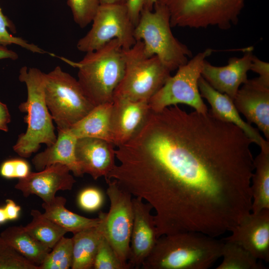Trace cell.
Returning a JSON list of instances; mask_svg holds the SVG:
<instances>
[{
    "mask_svg": "<svg viewBox=\"0 0 269 269\" xmlns=\"http://www.w3.org/2000/svg\"><path fill=\"white\" fill-rule=\"evenodd\" d=\"M233 101L247 122L255 124L269 141V86L258 78L248 79L239 88Z\"/></svg>",
    "mask_w": 269,
    "mask_h": 269,
    "instance_id": "2e32d148",
    "label": "cell"
},
{
    "mask_svg": "<svg viewBox=\"0 0 269 269\" xmlns=\"http://www.w3.org/2000/svg\"><path fill=\"white\" fill-rule=\"evenodd\" d=\"M133 223L128 264L138 269L152 250L158 239L152 207L140 197L133 198Z\"/></svg>",
    "mask_w": 269,
    "mask_h": 269,
    "instance_id": "7c38bea8",
    "label": "cell"
},
{
    "mask_svg": "<svg viewBox=\"0 0 269 269\" xmlns=\"http://www.w3.org/2000/svg\"><path fill=\"white\" fill-rule=\"evenodd\" d=\"M252 46L245 48L242 57L231 58L228 64L223 66H214L206 60L201 76L214 89L234 100L240 86L248 80V72L250 70L254 56Z\"/></svg>",
    "mask_w": 269,
    "mask_h": 269,
    "instance_id": "9a60e30c",
    "label": "cell"
},
{
    "mask_svg": "<svg viewBox=\"0 0 269 269\" xmlns=\"http://www.w3.org/2000/svg\"><path fill=\"white\" fill-rule=\"evenodd\" d=\"M18 79L25 84L27 90L26 101L18 107L21 112L26 113L24 121L27 128L25 133L18 136L13 149L20 156L28 157L39 149L41 143L50 146L57 137L53 118L45 100L44 73L36 68L23 66Z\"/></svg>",
    "mask_w": 269,
    "mask_h": 269,
    "instance_id": "277c9868",
    "label": "cell"
},
{
    "mask_svg": "<svg viewBox=\"0 0 269 269\" xmlns=\"http://www.w3.org/2000/svg\"><path fill=\"white\" fill-rule=\"evenodd\" d=\"M10 115L7 106L0 101V130L7 132V125L10 122Z\"/></svg>",
    "mask_w": 269,
    "mask_h": 269,
    "instance_id": "74e56055",
    "label": "cell"
},
{
    "mask_svg": "<svg viewBox=\"0 0 269 269\" xmlns=\"http://www.w3.org/2000/svg\"><path fill=\"white\" fill-rule=\"evenodd\" d=\"M115 145L103 139L85 137L78 138L75 145V156L83 173L97 180L107 177L116 165Z\"/></svg>",
    "mask_w": 269,
    "mask_h": 269,
    "instance_id": "ac0fdd59",
    "label": "cell"
},
{
    "mask_svg": "<svg viewBox=\"0 0 269 269\" xmlns=\"http://www.w3.org/2000/svg\"><path fill=\"white\" fill-rule=\"evenodd\" d=\"M252 143L209 111L187 113L177 105L151 111L120 149V180L152 207L159 235L218 237L251 212Z\"/></svg>",
    "mask_w": 269,
    "mask_h": 269,
    "instance_id": "6da1fadb",
    "label": "cell"
},
{
    "mask_svg": "<svg viewBox=\"0 0 269 269\" xmlns=\"http://www.w3.org/2000/svg\"><path fill=\"white\" fill-rule=\"evenodd\" d=\"M104 196L100 189L89 187L83 189L79 194L77 202L83 210L93 212L99 210L103 205Z\"/></svg>",
    "mask_w": 269,
    "mask_h": 269,
    "instance_id": "d6a6232c",
    "label": "cell"
},
{
    "mask_svg": "<svg viewBox=\"0 0 269 269\" xmlns=\"http://www.w3.org/2000/svg\"><path fill=\"white\" fill-rule=\"evenodd\" d=\"M44 96L58 130L69 129L95 107L85 96L78 80L58 66L44 73Z\"/></svg>",
    "mask_w": 269,
    "mask_h": 269,
    "instance_id": "ba28073f",
    "label": "cell"
},
{
    "mask_svg": "<svg viewBox=\"0 0 269 269\" xmlns=\"http://www.w3.org/2000/svg\"><path fill=\"white\" fill-rule=\"evenodd\" d=\"M250 70L259 75L258 77L262 82L269 86V64L254 55Z\"/></svg>",
    "mask_w": 269,
    "mask_h": 269,
    "instance_id": "e575fe53",
    "label": "cell"
},
{
    "mask_svg": "<svg viewBox=\"0 0 269 269\" xmlns=\"http://www.w3.org/2000/svg\"><path fill=\"white\" fill-rule=\"evenodd\" d=\"M150 111L147 102L113 99L111 116L113 144L118 147L134 137L143 126Z\"/></svg>",
    "mask_w": 269,
    "mask_h": 269,
    "instance_id": "e0dca14e",
    "label": "cell"
},
{
    "mask_svg": "<svg viewBox=\"0 0 269 269\" xmlns=\"http://www.w3.org/2000/svg\"><path fill=\"white\" fill-rule=\"evenodd\" d=\"M70 172L67 166L55 163L18 179L14 187L25 197L35 195L47 203L53 199L57 191L72 189L76 181Z\"/></svg>",
    "mask_w": 269,
    "mask_h": 269,
    "instance_id": "4fadbf2b",
    "label": "cell"
},
{
    "mask_svg": "<svg viewBox=\"0 0 269 269\" xmlns=\"http://www.w3.org/2000/svg\"><path fill=\"white\" fill-rule=\"evenodd\" d=\"M75 22L84 28L92 22L100 5V0H67Z\"/></svg>",
    "mask_w": 269,
    "mask_h": 269,
    "instance_id": "f546056e",
    "label": "cell"
},
{
    "mask_svg": "<svg viewBox=\"0 0 269 269\" xmlns=\"http://www.w3.org/2000/svg\"><path fill=\"white\" fill-rule=\"evenodd\" d=\"M66 199L62 196H55L49 203L43 202L42 207L44 215L52 220L67 232L73 234L82 230L98 225L101 217L88 218L72 212L65 207Z\"/></svg>",
    "mask_w": 269,
    "mask_h": 269,
    "instance_id": "d4e9b609",
    "label": "cell"
},
{
    "mask_svg": "<svg viewBox=\"0 0 269 269\" xmlns=\"http://www.w3.org/2000/svg\"></svg>",
    "mask_w": 269,
    "mask_h": 269,
    "instance_id": "7bdbcfd3",
    "label": "cell"
},
{
    "mask_svg": "<svg viewBox=\"0 0 269 269\" xmlns=\"http://www.w3.org/2000/svg\"><path fill=\"white\" fill-rule=\"evenodd\" d=\"M224 240L237 243L258 260L269 262V209L251 212Z\"/></svg>",
    "mask_w": 269,
    "mask_h": 269,
    "instance_id": "5bb4252c",
    "label": "cell"
},
{
    "mask_svg": "<svg viewBox=\"0 0 269 269\" xmlns=\"http://www.w3.org/2000/svg\"><path fill=\"white\" fill-rule=\"evenodd\" d=\"M78 69V81L86 97L94 106L112 103L125 71L124 49L117 39L86 53L79 62L59 57Z\"/></svg>",
    "mask_w": 269,
    "mask_h": 269,
    "instance_id": "3957f363",
    "label": "cell"
},
{
    "mask_svg": "<svg viewBox=\"0 0 269 269\" xmlns=\"http://www.w3.org/2000/svg\"><path fill=\"white\" fill-rule=\"evenodd\" d=\"M0 237L38 267L51 250L33 237L22 226L8 227L0 233Z\"/></svg>",
    "mask_w": 269,
    "mask_h": 269,
    "instance_id": "cb8c5ba5",
    "label": "cell"
},
{
    "mask_svg": "<svg viewBox=\"0 0 269 269\" xmlns=\"http://www.w3.org/2000/svg\"><path fill=\"white\" fill-rule=\"evenodd\" d=\"M113 102L95 106L84 118L68 129L77 138H101L113 143L111 116Z\"/></svg>",
    "mask_w": 269,
    "mask_h": 269,
    "instance_id": "44dd1931",
    "label": "cell"
},
{
    "mask_svg": "<svg viewBox=\"0 0 269 269\" xmlns=\"http://www.w3.org/2000/svg\"><path fill=\"white\" fill-rule=\"evenodd\" d=\"M157 0H144L143 9L152 10L153 6Z\"/></svg>",
    "mask_w": 269,
    "mask_h": 269,
    "instance_id": "ab89813d",
    "label": "cell"
},
{
    "mask_svg": "<svg viewBox=\"0 0 269 269\" xmlns=\"http://www.w3.org/2000/svg\"><path fill=\"white\" fill-rule=\"evenodd\" d=\"M254 159V169L251 180V212L269 209V141L263 144Z\"/></svg>",
    "mask_w": 269,
    "mask_h": 269,
    "instance_id": "7402d4cb",
    "label": "cell"
},
{
    "mask_svg": "<svg viewBox=\"0 0 269 269\" xmlns=\"http://www.w3.org/2000/svg\"><path fill=\"white\" fill-rule=\"evenodd\" d=\"M168 9L171 27L217 26L227 30L239 21L245 0H157Z\"/></svg>",
    "mask_w": 269,
    "mask_h": 269,
    "instance_id": "52a82bcc",
    "label": "cell"
},
{
    "mask_svg": "<svg viewBox=\"0 0 269 269\" xmlns=\"http://www.w3.org/2000/svg\"><path fill=\"white\" fill-rule=\"evenodd\" d=\"M8 28L12 32L16 31L14 24L3 14L0 6V44L5 46L8 45L16 44L33 53L39 54L47 53L37 45L30 43L20 37L13 36L8 31Z\"/></svg>",
    "mask_w": 269,
    "mask_h": 269,
    "instance_id": "f1b7e54d",
    "label": "cell"
},
{
    "mask_svg": "<svg viewBox=\"0 0 269 269\" xmlns=\"http://www.w3.org/2000/svg\"><path fill=\"white\" fill-rule=\"evenodd\" d=\"M223 240L199 232L159 237L143 269H207L221 258Z\"/></svg>",
    "mask_w": 269,
    "mask_h": 269,
    "instance_id": "7a4b0ae2",
    "label": "cell"
},
{
    "mask_svg": "<svg viewBox=\"0 0 269 269\" xmlns=\"http://www.w3.org/2000/svg\"><path fill=\"white\" fill-rule=\"evenodd\" d=\"M110 206L108 213L100 212L104 236L126 269H129L130 241L133 223L132 195L114 179H105Z\"/></svg>",
    "mask_w": 269,
    "mask_h": 269,
    "instance_id": "8fae6325",
    "label": "cell"
},
{
    "mask_svg": "<svg viewBox=\"0 0 269 269\" xmlns=\"http://www.w3.org/2000/svg\"><path fill=\"white\" fill-rule=\"evenodd\" d=\"M153 9L142 8L134 36L143 42L147 56H157L171 72L186 64L192 52L173 35L167 8L156 0Z\"/></svg>",
    "mask_w": 269,
    "mask_h": 269,
    "instance_id": "5b68a950",
    "label": "cell"
},
{
    "mask_svg": "<svg viewBox=\"0 0 269 269\" xmlns=\"http://www.w3.org/2000/svg\"><path fill=\"white\" fill-rule=\"evenodd\" d=\"M0 269H38L0 237Z\"/></svg>",
    "mask_w": 269,
    "mask_h": 269,
    "instance_id": "4dcf8cb0",
    "label": "cell"
},
{
    "mask_svg": "<svg viewBox=\"0 0 269 269\" xmlns=\"http://www.w3.org/2000/svg\"><path fill=\"white\" fill-rule=\"evenodd\" d=\"M212 52V49H206L179 67L176 74L170 76L150 99V110L159 112L169 106L184 104L199 113H208V108L200 94L198 82L206 58Z\"/></svg>",
    "mask_w": 269,
    "mask_h": 269,
    "instance_id": "9c48e42d",
    "label": "cell"
},
{
    "mask_svg": "<svg viewBox=\"0 0 269 269\" xmlns=\"http://www.w3.org/2000/svg\"><path fill=\"white\" fill-rule=\"evenodd\" d=\"M103 236L101 222L96 226L87 228L73 234L72 238L73 242L72 269H93L96 254Z\"/></svg>",
    "mask_w": 269,
    "mask_h": 269,
    "instance_id": "603a6c76",
    "label": "cell"
},
{
    "mask_svg": "<svg viewBox=\"0 0 269 269\" xmlns=\"http://www.w3.org/2000/svg\"><path fill=\"white\" fill-rule=\"evenodd\" d=\"M124 74L113 99L148 102L170 77L171 71L157 56L145 55L140 40H136L130 48L124 49Z\"/></svg>",
    "mask_w": 269,
    "mask_h": 269,
    "instance_id": "8992f818",
    "label": "cell"
},
{
    "mask_svg": "<svg viewBox=\"0 0 269 269\" xmlns=\"http://www.w3.org/2000/svg\"><path fill=\"white\" fill-rule=\"evenodd\" d=\"M144 0H127V3L131 19L135 26L139 19Z\"/></svg>",
    "mask_w": 269,
    "mask_h": 269,
    "instance_id": "d590c367",
    "label": "cell"
},
{
    "mask_svg": "<svg viewBox=\"0 0 269 269\" xmlns=\"http://www.w3.org/2000/svg\"><path fill=\"white\" fill-rule=\"evenodd\" d=\"M7 219L4 214L2 207H0V226L7 222Z\"/></svg>",
    "mask_w": 269,
    "mask_h": 269,
    "instance_id": "b9f144b4",
    "label": "cell"
},
{
    "mask_svg": "<svg viewBox=\"0 0 269 269\" xmlns=\"http://www.w3.org/2000/svg\"><path fill=\"white\" fill-rule=\"evenodd\" d=\"M222 261L216 269H265V267L249 252L236 242L224 240Z\"/></svg>",
    "mask_w": 269,
    "mask_h": 269,
    "instance_id": "4316f807",
    "label": "cell"
},
{
    "mask_svg": "<svg viewBox=\"0 0 269 269\" xmlns=\"http://www.w3.org/2000/svg\"><path fill=\"white\" fill-rule=\"evenodd\" d=\"M90 30L77 42L78 50L87 53L96 50L117 39L124 49L135 43V26L129 15L127 1L100 4L92 21Z\"/></svg>",
    "mask_w": 269,
    "mask_h": 269,
    "instance_id": "30bf717a",
    "label": "cell"
},
{
    "mask_svg": "<svg viewBox=\"0 0 269 269\" xmlns=\"http://www.w3.org/2000/svg\"><path fill=\"white\" fill-rule=\"evenodd\" d=\"M5 205L2 207L7 221L15 220L18 219L21 210V207L16 205L14 201L7 199Z\"/></svg>",
    "mask_w": 269,
    "mask_h": 269,
    "instance_id": "8d00e7d4",
    "label": "cell"
},
{
    "mask_svg": "<svg viewBox=\"0 0 269 269\" xmlns=\"http://www.w3.org/2000/svg\"><path fill=\"white\" fill-rule=\"evenodd\" d=\"M127 0H100V4H113L125 2Z\"/></svg>",
    "mask_w": 269,
    "mask_h": 269,
    "instance_id": "60d3db41",
    "label": "cell"
},
{
    "mask_svg": "<svg viewBox=\"0 0 269 269\" xmlns=\"http://www.w3.org/2000/svg\"><path fill=\"white\" fill-rule=\"evenodd\" d=\"M30 172L29 163L23 159H7L0 166V175L6 179L23 178Z\"/></svg>",
    "mask_w": 269,
    "mask_h": 269,
    "instance_id": "836d02e7",
    "label": "cell"
},
{
    "mask_svg": "<svg viewBox=\"0 0 269 269\" xmlns=\"http://www.w3.org/2000/svg\"><path fill=\"white\" fill-rule=\"evenodd\" d=\"M198 87L201 97L210 105L211 110L209 112L214 117L236 126L260 147L267 141L260 134L258 129L241 118L233 100L228 95L214 89L202 76L199 80Z\"/></svg>",
    "mask_w": 269,
    "mask_h": 269,
    "instance_id": "d6986e66",
    "label": "cell"
},
{
    "mask_svg": "<svg viewBox=\"0 0 269 269\" xmlns=\"http://www.w3.org/2000/svg\"><path fill=\"white\" fill-rule=\"evenodd\" d=\"M58 134L55 143L42 152L37 154L32 162L37 171L55 163L67 166L76 176L83 173L75 156V145L77 138L68 129L58 130Z\"/></svg>",
    "mask_w": 269,
    "mask_h": 269,
    "instance_id": "ffe728a7",
    "label": "cell"
},
{
    "mask_svg": "<svg viewBox=\"0 0 269 269\" xmlns=\"http://www.w3.org/2000/svg\"><path fill=\"white\" fill-rule=\"evenodd\" d=\"M30 214L32 220L24 228L35 239L48 248L52 249L67 233L39 210H32Z\"/></svg>",
    "mask_w": 269,
    "mask_h": 269,
    "instance_id": "484cf974",
    "label": "cell"
},
{
    "mask_svg": "<svg viewBox=\"0 0 269 269\" xmlns=\"http://www.w3.org/2000/svg\"><path fill=\"white\" fill-rule=\"evenodd\" d=\"M18 58V54L6 46L0 44V60L8 59L12 60Z\"/></svg>",
    "mask_w": 269,
    "mask_h": 269,
    "instance_id": "f35d334b",
    "label": "cell"
},
{
    "mask_svg": "<svg viewBox=\"0 0 269 269\" xmlns=\"http://www.w3.org/2000/svg\"><path fill=\"white\" fill-rule=\"evenodd\" d=\"M95 269H126L104 236L99 244L95 260Z\"/></svg>",
    "mask_w": 269,
    "mask_h": 269,
    "instance_id": "1f68e13d",
    "label": "cell"
},
{
    "mask_svg": "<svg viewBox=\"0 0 269 269\" xmlns=\"http://www.w3.org/2000/svg\"><path fill=\"white\" fill-rule=\"evenodd\" d=\"M72 263V239L64 236L51 249L38 269H69Z\"/></svg>",
    "mask_w": 269,
    "mask_h": 269,
    "instance_id": "83f0119b",
    "label": "cell"
}]
</instances>
